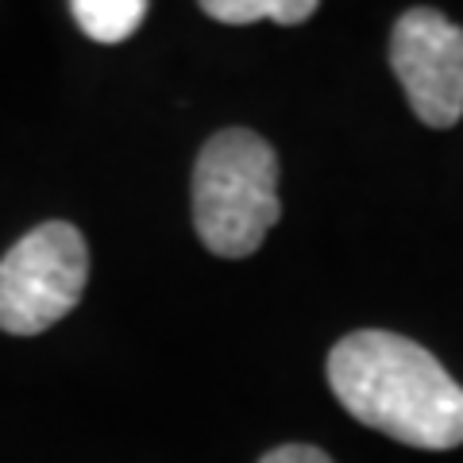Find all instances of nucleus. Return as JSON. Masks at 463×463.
Listing matches in <instances>:
<instances>
[{
    "mask_svg": "<svg viewBox=\"0 0 463 463\" xmlns=\"http://www.w3.org/2000/svg\"><path fill=\"white\" fill-rule=\"evenodd\" d=\"M328 386L359 425L410 448L463 444V386L410 336L364 328L328 352Z\"/></svg>",
    "mask_w": 463,
    "mask_h": 463,
    "instance_id": "obj_1",
    "label": "nucleus"
},
{
    "mask_svg": "<svg viewBox=\"0 0 463 463\" xmlns=\"http://www.w3.org/2000/svg\"><path fill=\"white\" fill-rule=\"evenodd\" d=\"M279 155L248 128H224L197 155L194 224L221 259H248L279 224Z\"/></svg>",
    "mask_w": 463,
    "mask_h": 463,
    "instance_id": "obj_2",
    "label": "nucleus"
},
{
    "mask_svg": "<svg viewBox=\"0 0 463 463\" xmlns=\"http://www.w3.org/2000/svg\"><path fill=\"white\" fill-rule=\"evenodd\" d=\"M90 282V248L66 221L32 228L0 259V328L39 336L81 301Z\"/></svg>",
    "mask_w": 463,
    "mask_h": 463,
    "instance_id": "obj_3",
    "label": "nucleus"
},
{
    "mask_svg": "<svg viewBox=\"0 0 463 463\" xmlns=\"http://www.w3.org/2000/svg\"><path fill=\"white\" fill-rule=\"evenodd\" d=\"M390 66L410 109L429 128L463 116V27L437 8H410L390 32Z\"/></svg>",
    "mask_w": 463,
    "mask_h": 463,
    "instance_id": "obj_4",
    "label": "nucleus"
},
{
    "mask_svg": "<svg viewBox=\"0 0 463 463\" xmlns=\"http://www.w3.org/2000/svg\"><path fill=\"white\" fill-rule=\"evenodd\" d=\"M70 8L93 43H124L147 16V0H70Z\"/></svg>",
    "mask_w": 463,
    "mask_h": 463,
    "instance_id": "obj_5",
    "label": "nucleus"
},
{
    "mask_svg": "<svg viewBox=\"0 0 463 463\" xmlns=\"http://www.w3.org/2000/svg\"><path fill=\"white\" fill-rule=\"evenodd\" d=\"M205 16L221 24H255V20H274L282 27L306 24L321 0H197Z\"/></svg>",
    "mask_w": 463,
    "mask_h": 463,
    "instance_id": "obj_6",
    "label": "nucleus"
},
{
    "mask_svg": "<svg viewBox=\"0 0 463 463\" xmlns=\"http://www.w3.org/2000/svg\"><path fill=\"white\" fill-rule=\"evenodd\" d=\"M259 463H332L328 452H321V448L313 444H282L274 448V452H267Z\"/></svg>",
    "mask_w": 463,
    "mask_h": 463,
    "instance_id": "obj_7",
    "label": "nucleus"
}]
</instances>
